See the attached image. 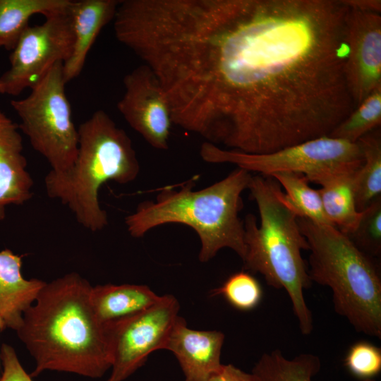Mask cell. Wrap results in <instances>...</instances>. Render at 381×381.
<instances>
[{"instance_id":"cell-12","label":"cell","mask_w":381,"mask_h":381,"mask_svg":"<svg viewBox=\"0 0 381 381\" xmlns=\"http://www.w3.org/2000/svg\"><path fill=\"white\" fill-rule=\"evenodd\" d=\"M349 8L345 74L357 106L381 87V15Z\"/></svg>"},{"instance_id":"cell-17","label":"cell","mask_w":381,"mask_h":381,"mask_svg":"<svg viewBox=\"0 0 381 381\" xmlns=\"http://www.w3.org/2000/svg\"><path fill=\"white\" fill-rule=\"evenodd\" d=\"M90 297L97 318L108 325L146 310L161 296L145 285L108 284L92 286Z\"/></svg>"},{"instance_id":"cell-25","label":"cell","mask_w":381,"mask_h":381,"mask_svg":"<svg viewBox=\"0 0 381 381\" xmlns=\"http://www.w3.org/2000/svg\"><path fill=\"white\" fill-rule=\"evenodd\" d=\"M361 251L372 258L381 254V197L361 212L359 222L346 235Z\"/></svg>"},{"instance_id":"cell-13","label":"cell","mask_w":381,"mask_h":381,"mask_svg":"<svg viewBox=\"0 0 381 381\" xmlns=\"http://www.w3.org/2000/svg\"><path fill=\"white\" fill-rule=\"evenodd\" d=\"M224 334L219 331H200L188 327L179 316L165 349L176 357L185 381H208L222 365L221 351Z\"/></svg>"},{"instance_id":"cell-28","label":"cell","mask_w":381,"mask_h":381,"mask_svg":"<svg viewBox=\"0 0 381 381\" xmlns=\"http://www.w3.org/2000/svg\"><path fill=\"white\" fill-rule=\"evenodd\" d=\"M208 381H257L252 373H248L232 364H222Z\"/></svg>"},{"instance_id":"cell-7","label":"cell","mask_w":381,"mask_h":381,"mask_svg":"<svg viewBox=\"0 0 381 381\" xmlns=\"http://www.w3.org/2000/svg\"><path fill=\"white\" fill-rule=\"evenodd\" d=\"M202 159L214 164L230 163L249 172L271 176L280 171L304 175L308 181L321 185L328 179L356 171L363 162L359 144L324 136L266 154H248L226 150L204 142Z\"/></svg>"},{"instance_id":"cell-2","label":"cell","mask_w":381,"mask_h":381,"mask_svg":"<svg viewBox=\"0 0 381 381\" xmlns=\"http://www.w3.org/2000/svg\"><path fill=\"white\" fill-rule=\"evenodd\" d=\"M92 286L71 272L42 288L16 330L35 361L30 374L45 370L100 378L111 367L107 327L90 302Z\"/></svg>"},{"instance_id":"cell-6","label":"cell","mask_w":381,"mask_h":381,"mask_svg":"<svg viewBox=\"0 0 381 381\" xmlns=\"http://www.w3.org/2000/svg\"><path fill=\"white\" fill-rule=\"evenodd\" d=\"M310 253L311 282L331 289L335 312L354 329L381 338V275L373 258L337 228L298 218Z\"/></svg>"},{"instance_id":"cell-15","label":"cell","mask_w":381,"mask_h":381,"mask_svg":"<svg viewBox=\"0 0 381 381\" xmlns=\"http://www.w3.org/2000/svg\"><path fill=\"white\" fill-rule=\"evenodd\" d=\"M120 0H77L71 1V18L74 43L71 54L63 64L67 83L83 71L87 54L101 30L114 18Z\"/></svg>"},{"instance_id":"cell-23","label":"cell","mask_w":381,"mask_h":381,"mask_svg":"<svg viewBox=\"0 0 381 381\" xmlns=\"http://www.w3.org/2000/svg\"><path fill=\"white\" fill-rule=\"evenodd\" d=\"M381 123V87L374 90L329 135L356 143Z\"/></svg>"},{"instance_id":"cell-11","label":"cell","mask_w":381,"mask_h":381,"mask_svg":"<svg viewBox=\"0 0 381 381\" xmlns=\"http://www.w3.org/2000/svg\"><path fill=\"white\" fill-rule=\"evenodd\" d=\"M116 107L128 124L152 147L166 150L173 124L169 103L153 71L142 64L123 78Z\"/></svg>"},{"instance_id":"cell-3","label":"cell","mask_w":381,"mask_h":381,"mask_svg":"<svg viewBox=\"0 0 381 381\" xmlns=\"http://www.w3.org/2000/svg\"><path fill=\"white\" fill-rule=\"evenodd\" d=\"M248 189L257 204L260 225L253 214L246 217L244 267L260 274L269 286L285 290L301 332L308 335L313 320L304 292L312 282L301 253L309 246L298 217L285 203L282 187L272 176H252Z\"/></svg>"},{"instance_id":"cell-10","label":"cell","mask_w":381,"mask_h":381,"mask_svg":"<svg viewBox=\"0 0 381 381\" xmlns=\"http://www.w3.org/2000/svg\"><path fill=\"white\" fill-rule=\"evenodd\" d=\"M45 18L42 24L29 25L12 50L11 67L0 76L4 94L19 95L33 87L54 65L70 57L74 35L68 8Z\"/></svg>"},{"instance_id":"cell-24","label":"cell","mask_w":381,"mask_h":381,"mask_svg":"<svg viewBox=\"0 0 381 381\" xmlns=\"http://www.w3.org/2000/svg\"><path fill=\"white\" fill-rule=\"evenodd\" d=\"M212 295L222 296L236 309L248 311L260 303L262 290L253 275L241 271L231 274L220 287L213 290Z\"/></svg>"},{"instance_id":"cell-20","label":"cell","mask_w":381,"mask_h":381,"mask_svg":"<svg viewBox=\"0 0 381 381\" xmlns=\"http://www.w3.org/2000/svg\"><path fill=\"white\" fill-rule=\"evenodd\" d=\"M321 368L320 358L303 353L287 358L279 349L264 353L251 373L257 381H313Z\"/></svg>"},{"instance_id":"cell-16","label":"cell","mask_w":381,"mask_h":381,"mask_svg":"<svg viewBox=\"0 0 381 381\" xmlns=\"http://www.w3.org/2000/svg\"><path fill=\"white\" fill-rule=\"evenodd\" d=\"M21 267V255L10 249L0 251V317L6 328L16 331L46 283L38 279H25Z\"/></svg>"},{"instance_id":"cell-18","label":"cell","mask_w":381,"mask_h":381,"mask_svg":"<svg viewBox=\"0 0 381 381\" xmlns=\"http://www.w3.org/2000/svg\"><path fill=\"white\" fill-rule=\"evenodd\" d=\"M356 171L334 176L323 182L318 190L326 216L346 235L354 231L361 217V212L357 210L355 198Z\"/></svg>"},{"instance_id":"cell-22","label":"cell","mask_w":381,"mask_h":381,"mask_svg":"<svg viewBox=\"0 0 381 381\" xmlns=\"http://www.w3.org/2000/svg\"><path fill=\"white\" fill-rule=\"evenodd\" d=\"M269 176L274 178L285 190V193H283L284 200L298 218L334 226L325 213L318 190L308 185L304 175L280 171Z\"/></svg>"},{"instance_id":"cell-29","label":"cell","mask_w":381,"mask_h":381,"mask_svg":"<svg viewBox=\"0 0 381 381\" xmlns=\"http://www.w3.org/2000/svg\"><path fill=\"white\" fill-rule=\"evenodd\" d=\"M350 8L365 11L380 13L381 11L380 0H344Z\"/></svg>"},{"instance_id":"cell-27","label":"cell","mask_w":381,"mask_h":381,"mask_svg":"<svg viewBox=\"0 0 381 381\" xmlns=\"http://www.w3.org/2000/svg\"><path fill=\"white\" fill-rule=\"evenodd\" d=\"M0 358L4 368L0 381H33L30 375L23 369L12 346L3 344Z\"/></svg>"},{"instance_id":"cell-30","label":"cell","mask_w":381,"mask_h":381,"mask_svg":"<svg viewBox=\"0 0 381 381\" xmlns=\"http://www.w3.org/2000/svg\"><path fill=\"white\" fill-rule=\"evenodd\" d=\"M6 328L4 321L2 320L1 318L0 317V331Z\"/></svg>"},{"instance_id":"cell-31","label":"cell","mask_w":381,"mask_h":381,"mask_svg":"<svg viewBox=\"0 0 381 381\" xmlns=\"http://www.w3.org/2000/svg\"><path fill=\"white\" fill-rule=\"evenodd\" d=\"M360 381H377V380H374L373 378H368V379L361 380Z\"/></svg>"},{"instance_id":"cell-14","label":"cell","mask_w":381,"mask_h":381,"mask_svg":"<svg viewBox=\"0 0 381 381\" xmlns=\"http://www.w3.org/2000/svg\"><path fill=\"white\" fill-rule=\"evenodd\" d=\"M19 126L0 110V221L6 207L22 205L33 195Z\"/></svg>"},{"instance_id":"cell-1","label":"cell","mask_w":381,"mask_h":381,"mask_svg":"<svg viewBox=\"0 0 381 381\" xmlns=\"http://www.w3.org/2000/svg\"><path fill=\"white\" fill-rule=\"evenodd\" d=\"M344 0H182L159 72L176 123L266 154L329 136L356 108Z\"/></svg>"},{"instance_id":"cell-21","label":"cell","mask_w":381,"mask_h":381,"mask_svg":"<svg viewBox=\"0 0 381 381\" xmlns=\"http://www.w3.org/2000/svg\"><path fill=\"white\" fill-rule=\"evenodd\" d=\"M363 162L354 177L356 208L362 212L381 197V133L377 128L361 138Z\"/></svg>"},{"instance_id":"cell-9","label":"cell","mask_w":381,"mask_h":381,"mask_svg":"<svg viewBox=\"0 0 381 381\" xmlns=\"http://www.w3.org/2000/svg\"><path fill=\"white\" fill-rule=\"evenodd\" d=\"M180 305L171 294L146 310L107 327L111 354V373L107 381H124L165 346L179 316Z\"/></svg>"},{"instance_id":"cell-5","label":"cell","mask_w":381,"mask_h":381,"mask_svg":"<svg viewBox=\"0 0 381 381\" xmlns=\"http://www.w3.org/2000/svg\"><path fill=\"white\" fill-rule=\"evenodd\" d=\"M78 147L73 165L64 171L50 170L44 177L49 198L68 207L79 224L96 232L108 224L99 201L106 182L127 184L139 174L140 164L131 140L102 109L78 128Z\"/></svg>"},{"instance_id":"cell-8","label":"cell","mask_w":381,"mask_h":381,"mask_svg":"<svg viewBox=\"0 0 381 381\" xmlns=\"http://www.w3.org/2000/svg\"><path fill=\"white\" fill-rule=\"evenodd\" d=\"M63 64L54 65L27 97L11 101L21 121L19 128L54 171L71 168L78 147V131L66 94Z\"/></svg>"},{"instance_id":"cell-4","label":"cell","mask_w":381,"mask_h":381,"mask_svg":"<svg viewBox=\"0 0 381 381\" xmlns=\"http://www.w3.org/2000/svg\"><path fill=\"white\" fill-rule=\"evenodd\" d=\"M252 174L237 168L226 177L203 189L193 190L192 181L179 190L167 186L156 201H143L135 212L125 218L131 236L140 238L150 229L177 223L191 227L198 235L199 260L205 262L224 248L234 250L243 260L244 224L238 214L243 208L242 193L248 188Z\"/></svg>"},{"instance_id":"cell-26","label":"cell","mask_w":381,"mask_h":381,"mask_svg":"<svg viewBox=\"0 0 381 381\" xmlns=\"http://www.w3.org/2000/svg\"><path fill=\"white\" fill-rule=\"evenodd\" d=\"M344 364L361 380L373 378L381 370V349L368 341L356 342L349 349Z\"/></svg>"},{"instance_id":"cell-32","label":"cell","mask_w":381,"mask_h":381,"mask_svg":"<svg viewBox=\"0 0 381 381\" xmlns=\"http://www.w3.org/2000/svg\"><path fill=\"white\" fill-rule=\"evenodd\" d=\"M0 94H4L3 87L0 81Z\"/></svg>"},{"instance_id":"cell-19","label":"cell","mask_w":381,"mask_h":381,"mask_svg":"<svg viewBox=\"0 0 381 381\" xmlns=\"http://www.w3.org/2000/svg\"><path fill=\"white\" fill-rule=\"evenodd\" d=\"M71 0H0V47L13 50L31 16L66 11Z\"/></svg>"}]
</instances>
